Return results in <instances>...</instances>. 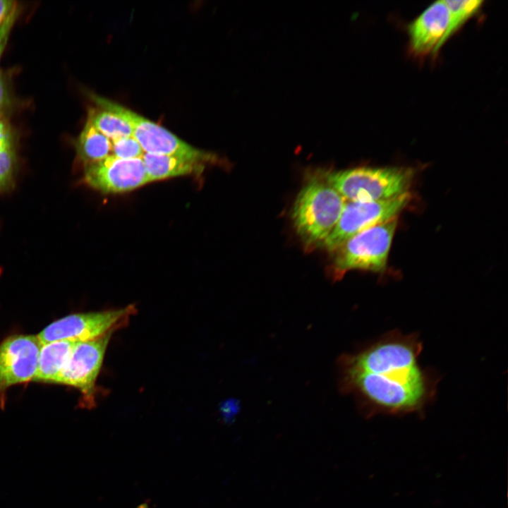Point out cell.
Masks as SVG:
<instances>
[{
	"instance_id": "21",
	"label": "cell",
	"mask_w": 508,
	"mask_h": 508,
	"mask_svg": "<svg viewBox=\"0 0 508 508\" xmlns=\"http://www.w3.org/2000/svg\"><path fill=\"white\" fill-rule=\"evenodd\" d=\"M8 102V94L5 79L0 71V112L6 107Z\"/></svg>"
},
{
	"instance_id": "5",
	"label": "cell",
	"mask_w": 508,
	"mask_h": 508,
	"mask_svg": "<svg viewBox=\"0 0 508 508\" xmlns=\"http://www.w3.org/2000/svg\"><path fill=\"white\" fill-rule=\"evenodd\" d=\"M397 226V217L370 227L353 236L336 251L334 262L338 276L359 270L385 272Z\"/></svg>"
},
{
	"instance_id": "17",
	"label": "cell",
	"mask_w": 508,
	"mask_h": 508,
	"mask_svg": "<svg viewBox=\"0 0 508 508\" xmlns=\"http://www.w3.org/2000/svg\"><path fill=\"white\" fill-rule=\"evenodd\" d=\"M15 164V152L10 142L0 147V193L11 186Z\"/></svg>"
},
{
	"instance_id": "2",
	"label": "cell",
	"mask_w": 508,
	"mask_h": 508,
	"mask_svg": "<svg viewBox=\"0 0 508 508\" xmlns=\"http://www.w3.org/2000/svg\"><path fill=\"white\" fill-rule=\"evenodd\" d=\"M345 199L318 175L300 190L292 210L296 232L307 246L321 245L337 224Z\"/></svg>"
},
{
	"instance_id": "22",
	"label": "cell",
	"mask_w": 508,
	"mask_h": 508,
	"mask_svg": "<svg viewBox=\"0 0 508 508\" xmlns=\"http://www.w3.org/2000/svg\"><path fill=\"white\" fill-rule=\"evenodd\" d=\"M11 142L10 130L5 121L0 116V147Z\"/></svg>"
},
{
	"instance_id": "3",
	"label": "cell",
	"mask_w": 508,
	"mask_h": 508,
	"mask_svg": "<svg viewBox=\"0 0 508 508\" xmlns=\"http://www.w3.org/2000/svg\"><path fill=\"white\" fill-rule=\"evenodd\" d=\"M344 199L375 202L398 197L411 186L413 171L406 167H359L318 175Z\"/></svg>"
},
{
	"instance_id": "12",
	"label": "cell",
	"mask_w": 508,
	"mask_h": 508,
	"mask_svg": "<svg viewBox=\"0 0 508 508\" xmlns=\"http://www.w3.org/2000/svg\"><path fill=\"white\" fill-rule=\"evenodd\" d=\"M142 159L150 182L182 176L199 175L205 168L203 164L167 155L144 153Z\"/></svg>"
},
{
	"instance_id": "11",
	"label": "cell",
	"mask_w": 508,
	"mask_h": 508,
	"mask_svg": "<svg viewBox=\"0 0 508 508\" xmlns=\"http://www.w3.org/2000/svg\"><path fill=\"white\" fill-rule=\"evenodd\" d=\"M449 28L450 16L445 1L434 2L408 26L412 52L418 56L435 54L451 37Z\"/></svg>"
},
{
	"instance_id": "9",
	"label": "cell",
	"mask_w": 508,
	"mask_h": 508,
	"mask_svg": "<svg viewBox=\"0 0 508 508\" xmlns=\"http://www.w3.org/2000/svg\"><path fill=\"white\" fill-rule=\"evenodd\" d=\"M84 181L104 193H126L150 182L142 158L126 159L112 155L85 166Z\"/></svg>"
},
{
	"instance_id": "20",
	"label": "cell",
	"mask_w": 508,
	"mask_h": 508,
	"mask_svg": "<svg viewBox=\"0 0 508 508\" xmlns=\"http://www.w3.org/2000/svg\"><path fill=\"white\" fill-rule=\"evenodd\" d=\"M16 6V2L10 0H0V25L11 13Z\"/></svg>"
},
{
	"instance_id": "7",
	"label": "cell",
	"mask_w": 508,
	"mask_h": 508,
	"mask_svg": "<svg viewBox=\"0 0 508 508\" xmlns=\"http://www.w3.org/2000/svg\"><path fill=\"white\" fill-rule=\"evenodd\" d=\"M135 313V306L129 305L116 310L72 314L53 322L37 337L42 344L61 340L90 341L125 326Z\"/></svg>"
},
{
	"instance_id": "6",
	"label": "cell",
	"mask_w": 508,
	"mask_h": 508,
	"mask_svg": "<svg viewBox=\"0 0 508 508\" xmlns=\"http://www.w3.org/2000/svg\"><path fill=\"white\" fill-rule=\"evenodd\" d=\"M411 199V195L407 192L398 197L385 200L349 201L345 204L337 224L321 245L329 251H336L356 234L397 218Z\"/></svg>"
},
{
	"instance_id": "13",
	"label": "cell",
	"mask_w": 508,
	"mask_h": 508,
	"mask_svg": "<svg viewBox=\"0 0 508 508\" xmlns=\"http://www.w3.org/2000/svg\"><path fill=\"white\" fill-rule=\"evenodd\" d=\"M77 341L61 340L42 344L33 381L54 383Z\"/></svg>"
},
{
	"instance_id": "16",
	"label": "cell",
	"mask_w": 508,
	"mask_h": 508,
	"mask_svg": "<svg viewBox=\"0 0 508 508\" xmlns=\"http://www.w3.org/2000/svg\"><path fill=\"white\" fill-rule=\"evenodd\" d=\"M444 1L449 12L451 36L480 10L483 3V1L476 0Z\"/></svg>"
},
{
	"instance_id": "10",
	"label": "cell",
	"mask_w": 508,
	"mask_h": 508,
	"mask_svg": "<svg viewBox=\"0 0 508 508\" xmlns=\"http://www.w3.org/2000/svg\"><path fill=\"white\" fill-rule=\"evenodd\" d=\"M42 346L32 334H14L1 343L0 397L11 386L33 380Z\"/></svg>"
},
{
	"instance_id": "19",
	"label": "cell",
	"mask_w": 508,
	"mask_h": 508,
	"mask_svg": "<svg viewBox=\"0 0 508 508\" xmlns=\"http://www.w3.org/2000/svg\"><path fill=\"white\" fill-rule=\"evenodd\" d=\"M17 16L18 8L16 6L11 13L0 25V58L6 47L9 33L16 20Z\"/></svg>"
},
{
	"instance_id": "14",
	"label": "cell",
	"mask_w": 508,
	"mask_h": 508,
	"mask_svg": "<svg viewBox=\"0 0 508 508\" xmlns=\"http://www.w3.org/2000/svg\"><path fill=\"white\" fill-rule=\"evenodd\" d=\"M112 143L87 119L78 139L76 149L85 166L98 162L111 155Z\"/></svg>"
},
{
	"instance_id": "15",
	"label": "cell",
	"mask_w": 508,
	"mask_h": 508,
	"mask_svg": "<svg viewBox=\"0 0 508 508\" xmlns=\"http://www.w3.org/2000/svg\"><path fill=\"white\" fill-rule=\"evenodd\" d=\"M88 119L92 124L111 141L133 136L130 124L119 115L99 108L89 113Z\"/></svg>"
},
{
	"instance_id": "18",
	"label": "cell",
	"mask_w": 508,
	"mask_h": 508,
	"mask_svg": "<svg viewBox=\"0 0 508 508\" xmlns=\"http://www.w3.org/2000/svg\"><path fill=\"white\" fill-rule=\"evenodd\" d=\"M111 143V155L118 158L126 159L142 158L145 153L133 136L122 138Z\"/></svg>"
},
{
	"instance_id": "8",
	"label": "cell",
	"mask_w": 508,
	"mask_h": 508,
	"mask_svg": "<svg viewBox=\"0 0 508 508\" xmlns=\"http://www.w3.org/2000/svg\"><path fill=\"white\" fill-rule=\"evenodd\" d=\"M113 333L90 341H77L55 382L78 389L83 394L85 406L89 408L95 405L96 380Z\"/></svg>"
},
{
	"instance_id": "1",
	"label": "cell",
	"mask_w": 508,
	"mask_h": 508,
	"mask_svg": "<svg viewBox=\"0 0 508 508\" xmlns=\"http://www.w3.org/2000/svg\"><path fill=\"white\" fill-rule=\"evenodd\" d=\"M423 342L416 333L387 332L339 358L340 387L355 397L366 418L422 415L433 401L439 378L419 361Z\"/></svg>"
},
{
	"instance_id": "4",
	"label": "cell",
	"mask_w": 508,
	"mask_h": 508,
	"mask_svg": "<svg viewBox=\"0 0 508 508\" xmlns=\"http://www.w3.org/2000/svg\"><path fill=\"white\" fill-rule=\"evenodd\" d=\"M99 108L111 111L126 120L131 126L133 137L145 153L176 157L203 164L214 163L215 155L198 149L132 110L108 99L93 95Z\"/></svg>"
}]
</instances>
